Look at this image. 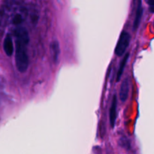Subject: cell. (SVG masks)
I'll use <instances>...</instances> for the list:
<instances>
[{
	"instance_id": "3957f363",
	"label": "cell",
	"mask_w": 154,
	"mask_h": 154,
	"mask_svg": "<svg viewBox=\"0 0 154 154\" xmlns=\"http://www.w3.org/2000/svg\"><path fill=\"white\" fill-rule=\"evenodd\" d=\"M129 90H130V81L129 78H126L122 82L119 92V98L121 102H126L129 97Z\"/></svg>"
},
{
	"instance_id": "ba28073f",
	"label": "cell",
	"mask_w": 154,
	"mask_h": 154,
	"mask_svg": "<svg viewBox=\"0 0 154 154\" xmlns=\"http://www.w3.org/2000/svg\"><path fill=\"white\" fill-rule=\"evenodd\" d=\"M129 58V53H126V54L124 55V57H123V60H121L120 63V67H119L118 71H117V80L116 81H119L121 78L122 75H123V72L124 71L125 67H126V64H127V62Z\"/></svg>"
},
{
	"instance_id": "6da1fadb",
	"label": "cell",
	"mask_w": 154,
	"mask_h": 154,
	"mask_svg": "<svg viewBox=\"0 0 154 154\" xmlns=\"http://www.w3.org/2000/svg\"><path fill=\"white\" fill-rule=\"evenodd\" d=\"M14 35L16 38V54H15L16 67L20 72L24 73L27 71L29 65L26 48L29 42V33L26 29L20 27L14 30Z\"/></svg>"
},
{
	"instance_id": "8992f818",
	"label": "cell",
	"mask_w": 154,
	"mask_h": 154,
	"mask_svg": "<svg viewBox=\"0 0 154 154\" xmlns=\"http://www.w3.org/2000/svg\"><path fill=\"white\" fill-rule=\"evenodd\" d=\"M50 48H51L53 62H54L55 64H57L59 62V58H60V43H59L58 41H53L51 43V45H50Z\"/></svg>"
},
{
	"instance_id": "7a4b0ae2",
	"label": "cell",
	"mask_w": 154,
	"mask_h": 154,
	"mask_svg": "<svg viewBox=\"0 0 154 154\" xmlns=\"http://www.w3.org/2000/svg\"><path fill=\"white\" fill-rule=\"evenodd\" d=\"M130 41V34L127 31H124L123 30L121 32V34H120V38L118 39V42H117V45H116L115 51H114L115 54L117 57H122L123 55H124L128 47L129 46Z\"/></svg>"
},
{
	"instance_id": "277c9868",
	"label": "cell",
	"mask_w": 154,
	"mask_h": 154,
	"mask_svg": "<svg viewBox=\"0 0 154 154\" xmlns=\"http://www.w3.org/2000/svg\"><path fill=\"white\" fill-rule=\"evenodd\" d=\"M117 95L114 94L111 101V108L109 111V118H110V124L112 129H114L115 126L116 120H117Z\"/></svg>"
},
{
	"instance_id": "5b68a950",
	"label": "cell",
	"mask_w": 154,
	"mask_h": 154,
	"mask_svg": "<svg viewBox=\"0 0 154 154\" xmlns=\"http://www.w3.org/2000/svg\"><path fill=\"white\" fill-rule=\"evenodd\" d=\"M143 12H144V8L142 5V2L139 1L138 2L136 12H135V17L133 22V31H136L138 29V26L141 23V18L143 16Z\"/></svg>"
},
{
	"instance_id": "9c48e42d",
	"label": "cell",
	"mask_w": 154,
	"mask_h": 154,
	"mask_svg": "<svg viewBox=\"0 0 154 154\" xmlns=\"http://www.w3.org/2000/svg\"><path fill=\"white\" fill-rule=\"evenodd\" d=\"M119 144H120L122 147H123V148L129 149V147H130V142H129V141L126 138H120V141H119Z\"/></svg>"
},
{
	"instance_id": "52a82bcc",
	"label": "cell",
	"mask_w": 154,
	"mask_h": 154,
	"mask_svg": "<svg viewBox=\"0 0 154 154\" xmlns=\"http://www.w3.org/2000/svg\"><path fill=\"white\" fill-rule=\"evenodd\" d=\"M3 48H4V51L8 57H11L14 53V44L13 40H12L11 36L8 35L4 40V44H3Z\"/></svg>"
},
{
	"instance_id": "30bf717a",
	"label": "cell",
	"mask_w": 154,
	"mask_h": 154,
	"mask_svg": "<svg viewBox=\"0 0 154 154\" xmlns=\"http://www.w3.org/2000/svg\"><path fill=\"white\" fill-rule=\"evenodd\" d=\"M21 21H22V17L20 14H16V16L14 18V23L15 24H19L20 23Z\"/></svg>"
}]
</instances>
